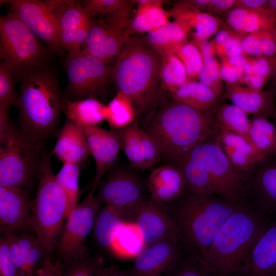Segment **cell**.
<instances>
[{"instance_id":"6da1fadb","label":"cell","mask_w":276,"mask_h":276,"mask_svg":"<svg viewBox=\"0 0 276 276\" xmlns=\"http://www.w3.org/2000/svg\"><path fill=\"white\" fill-rule=\"evenodd\" d=\"M161 158L181 163L195 147L220 130L215 113L201 111L173 100L150 118L145 130Z\"/></svg>"},{"instance_id":"7a4b0ae2","label":"cell","mask_w":276,"mask_h":276,"mask_svg":"<svg viewBox=\"0 0 276 276\" xmlns=\"http://www.w3.org/2000/svg\"><path fill=\"white\" fill-rule=\"evenodd\" d=\"M17 79L20 129L42 147L58 125L65 99L55 72L47 64L33 66Z\"/></svg>"},{"instance_id":"3957f363","label":"cell","mask_w":276,"mask_h":276,"mask_svg":"<svg viewBox=\"0 0 276 276\" xmlns=\"http://www.w3.org/2000/svg\"><path fill=\"white\" fill-rule=\"evenodd\" d=\"M241 201L190 193L176 204L162 205L176 223L183 249L205 265L216 235Z\"/></svg>"},{"instance_id":"277c9868","label":"cell","mask_w":276,"mask_h":276,"mask_svg":"<svg viewBox=\"0 0 276 276\" xmlns=\"http://www.w3.org/2000/svg\"><path fill=\"white\" fill-rule=\"evenodd\" d=\"M269 221L242 200L216 235L206 255L210 276H241L251 248Z\"/></svg>"},{"instance_id":"5b68a950","label":"cell","mask_w":276,"mask_h":276,"mask_svg":"<svg viewBox=\"0 0 276 276\" xmlns=\"http://www.w3.org/2000/svg\"><path fill=\"white\" fill-rule=\"evenodd\" d=\"M162 57L145 36H135L125 40L116 59L112 73L115 84L131 100L137 114L149 110L158 98Z\"/></svg>"},{"instance_id":"8992f818","label":"cell","mask_w":276,"mask_h":276,"mask_svg":"<svg viewBox=\"0 0 276 276\" xmlns=\"http://www.w3.org/2000/svg\"><path fill=\"white\" fill-rule=\"evenodd\" d=\"M190 193L242 200L247 177L230 163L218 138L192 149L179 167Z\"/></svg>"},{"instance_id":"52a82bcc","label":"cell","mask_w":276,"mask_h":276,"mask_svg":"<svg viewBox=\"0 0 276 276\" xmlns=\"http://www.w3.org/2000/svg\"><path fill=\"white\" fill-rule=\"evenodd\" d=\"M38 174L39 184L36 197L33 199L29 224L49 255L56 246L64 225L66 199L56 181L50 156L43 149Z\"/></svg>"},{"instance_id":"ba28073f","label":"cell","mask_w":276,"mask_h":276,"mask_svg":"<svg viewBox=\"0 0 276 276\" xmlns=\"http://www.w3.org/2000/svg\"><path fill=\"white\" fill-rule=\"evenodd\" d=\"M42 148L11 122L0 130V187H28L39 171Z\"/></svg>"},{"instance_id":"9c48e42d","label":"cell","mask_w":276,"mask_h":276,"mask_svg":"<svg viewBox=\"0 0 276 276\" xmlns=\"http://www.w3.org/2000/svg\"><path fill=\"white\" fill-rule=\"evenodd\" d=\"M49 51L14 12L1 16V60L13 68L16 78L33 66L47 64Z\"/></svg>"},{"instance_id":"30bf717a","label":"cell","mask_w":276,"mask_h":276,"mask_svg":"<svg viewBox=\"0 0 276 276\" xmlns=\"http://www.w3.org/2000/svg\"><path fill=\"white\" fill-rule=\"evenodd\" d=\"M101 205L90 192L66 220L56 245L59 256L66 264L87 258L86 240L94 229Z\"/></svg>"},{"instance_id":"8fae6325","label":"cell","mask_w":276,"mask_h":276,"mask_svg":"<svg viewBox=\"0 0 276 276\" xmlns=\"http://www.w3.org/2000/svg\"><path fill=\"white\" fill-rule=\"evenodd\" d=\"M65 68L71 101L95 98L104 89L113 70L81 49L68 53Z\"/></svg>"},{"instance_id":"7c38bea8","label":"cell","mask_w":276,"mask_h":276,"mask_svg":"<svg viewBox=\"0 0 276 276\" xmlns=\"http://www.w3.org/2000/svg\"><path fill=\"white\" fill-rule=\"evenodd\" d=\"M96 190L101 204L119 211L129 221L140 205L148 200L144 184L133 172L124 169H112L101 180Z\"/></svg>"},{"instance_id":"4fadbf2b","label":"cell","mask_w":276,"mask_h":276,"mask_svg":"<svg viewBox=\"0 0 276 276\" xmlns=\"http://www.w3.org/2000/svg\"><path fill=\"white\" fill-rule=\"evenodd\" d=\"M8 4L21 21L47 45L50 51L61 54L57 22L50 1H1Z\"/></svg>"},{"instance_id":"5bb4252c","label":"cell","mask_w":276,"mask_h":276,"mask_svg":"<svg viewBox=\"0 0 276 276\" xmlns=\"http://www.w3.org/2000/svg\"><path fill=\"white\" fill-rule=\"evenodd\" d=\"M146 247L165 241L181 242L179 229L162 205L148 200L136 211L133 218Z\"/></svg>"},{"instance_id":"9a60e30c","label":"cell","mask_w":276,"mask_h":276,"mask_svg":"<svg viewBox=\"0 0 276 276\" xmlns=\"http://www.w3.org/2000/svg\"><path fill=\"white\" fill-rule=\"evenodd\" d=\"M90 155L95 160L96 172L89 186L94 193L103 178L112 169L120 150L116 130H108L99 126L83 127Z\"/></svg>"},{"instance_id":"2e32d148","label":"cell","mask_w":276,"mask_h":276,"mask_svg":"<svg viewBox=\"0 0 276 276\" xmlns=\"http://www.w3.org/2000/svg\"><path fill=\"white\" fill-rule=\"evenodd\" d=\"M181 242L165 241L145 248L127 271L129 276H164L183 254Z\"/></svg>"},{"instance_id":"e0dca14e","label":"cell","mask_w":276,"mask_h":276,"mask_svg":"<svg viewBox=\"0 0 276 276\" xmlns=\"http://www.w3.org/2000/svg\"><path fill=\"white\" fill-rule=\"evenodd\" d=\"M116 131L121 149L133 168L147 170L160 160V154L156 144L136 123Z\"/></svg>"},{"instance_id":"ac0fdd59","label":"cell","mask_w":276,"mask_h":276,"mask_svg":"<svg viewBox=\"0 0 276 276\" xmlns=\"http://www.w3.org/2000/svg\"><path fill=\"white\" fill-rule=\"evenodd\" d=\"M33 204L29 192L17 187H0V228L2 233L30 227Z\"/></svg>"},{"instance_id":"d6986e66","label":"cell","mask_w":276,"mask_h":276,"mask_svg":"<svg viewBox=\"0 0 276 276\" xmlns=\"http://www.w3.org/2000/svg\"><path fill=\"white\" fill-rule=\"evenodd\" d=\"M244 200L269 221H276V163L261 168L254 177H247Z\"/></svg>"},{"instance_id":"ffe728a7","label":"cell","mask_w":276,"mask_h":276,"mask_svg":"<svg viewBox=\"0 0 276 276\" xmlns=\"http://www.w3.org/2000/svg\"><path fill=\"white\" fill-rule=\"evenodd\" d=\"M241 276H276V221L268 223L253 245Z\"/></svg>"},{"instance_id":"44dd1931","label":"cell","mask_w":276,"mask_h":276,"mask_svg":"<svg viewBox=\"0 0 276 276\" xmlns=\"http://www.w3.org/2000/svg\"><path fill=\"white\" fill-rule=\"evenodd\" d=\"M150 199L158 204L173 202L184 194L187 185L179 168L166 165L154 169L147 181Z\"/></svg>"},{"instance_id":"7402d4cb","label":"cell","mask_w":276,"mask_h":276,"mask_svg":"<svg viewBox=\"0 0 276 276\" xmlns=\"http://www.w3.org/2000/svg\"><path fill=\"white\" fill-rule=\"evenodd\" d=\"M129 37L127 33L114 29L94 19L81 50L108 64L117 59L124 42Z\"/></svg>"},{"instance_id":"603a6c76","label":"cell","mask_w":276,"mask_h":276,"mask_svg":"<svg viewBox=\"0 0 276 276\" xmlns=\"http://www.w3.org/2000/svg\"><path fill=\"white\" fill-rule=\"evenodd\" d=\"M169 13L174 20L187 29L194 42L208 40L224 26L214 15L200 11L188 1L178 2Z\"/></svg>"},{"instance_id":"cb8c5ba5","label":"cell","mask_w":276,"mask_h":276,"mask_svg":"<svg viewBox=\"0 0 276 276\" xmlns=\"http://www.w3.org/2000/svg\"><path fill=\"white\" fill-rule=\"evenodd\" d=\"M53 153L63 164L80 166L90 155L83 128L66 119L58 134Z\"/></svg>"},{"instance_id":"d4e9b609","label":"cell","mask_w":276,"mask_h":276,"mask_svg":"<svg viewBox=\"0 0 276 276\" xmlns=\"http://www.w3.org/2000/svg\"><path fill=\"white\" fill-rule=\"evenodd\" d=\"M217 138L231 164L244 173L251 170L266 157L248 138L226 130H220Z\"/></svg>"},{"instance_id":"484cf974","label":"cell","mask_w":276,"mask_h":276,"mask_svg":"<svg viewBox=\"0 0 276 276\" xmlns=\"http://www.w3.org/2000/svg\"><path fill=\"white\" fill-rule=\"evenodd\" d=\"M225 97L247 114L266 118L273 116L275 107L273 93L257 91L237 84H226Z\"/></svg>"},{"instance_id":"4316f807","label":"cell","mask_w":276,"mask_h":276,"mask_svg":"<svg viewBox=\"0 0 276 276\" xmlns=\"http://www.w3.org/2000/svg\"><path fill=\"white\" fill-rule=\"evenodd\" d=\"M56 17L62 50H71L77 30L88 15L81 3L75 1H50Z\"/></svg>"},{"instance_id":"83f0119b","label":"cell","mask_w":276,"mask_h":276,"mask_svg":"<svg viewBox=\"0 0 276 276\" xmlns=\"http://www.w3.org/2000/svg\"><path fill=\"white\" fill-rule=\"evenodd\" d=\"M226 21L231 29L242 37L276 27V15L267 6L260 10L234 7L227 12Z\"/></svg>"},{"instance_id":"f1b7e54d","label":"cell","mask_w":276,"mask_h":276,"mask_svg":"<svg viewBox=\"0 0 276 276\" xmlns=\"http://www.w3.org/2000/svg\"><path fill=\"white\" fill-rule=\"evenodd\" d=\"M137 9L131 19L127 33H149L169 22V13L162 7L159 0L135 1Z\"/></svg>"},{"instance_id":"f546056e","label":"cell","mask_w":276,"mask_h":276,"mask_svg":"<svg viewBox=\"0 0 276 276\" xmlns=\"http://www.w3.org/2000/svg\"><path fill=\"white\" fill-rule=\"evenodd\" d=\"M170 93L175 101L201 111L214 112L218 107L219 96L199 81L189 80Z\"/></svg>"},{"instance_id":"4dcf8cb0","label":"cell","mask_w":276,"mask_h":276,"mask_svg":"<svg viewBox=\"0 0 276 276\" xmlns=\"http://www.w3.org/2000/svg\"><path fill=\"white\" fill-rule=\"evenodd\" d=\"M63 110L67 119L82 127L98 126L107 118L106 106L94 98L65 99Z\"/></svg>"},{"instance_id":"1f68e13d","label":"cell","mask_w":276,"mask_h":276,"mask_svg":"<svg viewBox=\"0 0 276 276\" xmlns=\"http://www.w3.org/2000/svg\"><path fill=\"white\" fill-rule=\"evenodd\" d=\"M190 34L184 26L174 20L147 33L145 37L162 56L175 53L178 47L188 42Z\"/></svg>"},{"instance_id":"d6a6232c","label":"cell","mask_w":276,"mask_h":276,"mask_svg":"<svg viewBox=\"0 0 276 276\" xmlns=\"http://www.w3.org/2000/svg\"><path fill=\"white\" fill-rule=\"evenodd\" d=\"M125 222L130 221L118 210L108 205L101 206L93 229L97 243L110 251L116 233Z\"/></svg>"},{"instance_id":"836d02e7","label":"cell","mask_w":276,"mask_h":276,"mask_svg":"<svg viewBox=\"0 0 276 276\" xmlns=\"http://www.w3.org/2000/svg\"><path fill=\"white\" fill-rule=\"evenodd\" d=\"M198 47L203 58V65L199 75V82L210 88L219 97L222 89L220 62L213 41L194 42Z\"/></svg>"},{"instance_id":"e575fe53","label":"cell","mask_w":276,"mask_h":276,"mask_svg":"<svg viewBox=\"0 0 276 276\" xmlns=\"http://www.w3.org/2000/svg\"><path fill=\"white\" fill-rule=\"evenodd\" d=\"M248 137L266 157H276V125L268 118L254 116L251 119Z\"/></svg>"},{"instance_id":"d590c367","label":"cell","mask_w":276,"mask_h":276,"mask_svg":"<svg viewBox=\"0 0 276 276\" xmlns=\"http://www.w3.org/2000/svg\"><path fill=\"white\" fill-rule=\"evenodd\" d=\"M145 248L136 224L133 222H125L118 228L110 252L121 258H135Z\"/></svg>"},{"instance_id":"8d00e7d4","label":"cell","mask_w":276,"mask_h":276,"mask_svg":"<svg viewBox=\"0 0 276 276\" xmlns=\"http://www.w3.org/2000/svg\"><path fill=\"white\" fill-rule=\"evenodd\" d=\"M106 107V120L112 130L120 129L134 123L136 110L131 100L123 94L118 92Z\"/></svg>"},{"instance_id":"74e56055","label":"cell","mask_w":276,"mask_h":276,"mask_svg":"<svg viewBox=\"0 0 276 276\" xmlns=\"http://www.w3.org/2000/svg\"><path fill=\"white\" fill-rule=\"evenodd\" d=\"M215 116L220 130H226L248 137L250 120L247 114L234 104L218 106Z\"/></svg>"},{"instance_id":"f35d334b","label":"cell","mask_w":276,"mask_h":276,"mask_svg":"<svg viewBox=\"0 0 276 276\" xmlns=\"http://www.w3.org/2000/svg\"><path fill=\"white\" fill-rule=\"evenodd\" d=\"M80 166L77 164H63L61 168L55 175L56 181L62 189L66 199L65 220L78 205Z\"/></svg>"},{"instance_id":"ab89813d","label":"cell","mask_w":276,"mask_h":276,"mask_svg":"<svg viewBox=\"0 0 276 276\" xmlns=\"http://www.w3.org/2000/svg\"><path fill=\"white\" fill-rule=\"evenodd\" d=\"M160 79L161 87L170 93L189 80L183 63L175 53L162 56Z\"/></svg>"},{"instance_id":"60d3db41","label":"cell","mask_w":276,"mask_h":276,"mask_svg":"<svg viewBox=\"0 0 276 276\" xmlns=\"http://www.w3.org/2000/svg\"><path fill=\"white\" fill-rule=\"evenodd\" d=\"M26 268L27 276H36L45 257L49 255L36 236L30 234L17 235Z\"/></svg>"},{"instance_id":"b9f144b4","label":"cell","mask_w":276,"mask_h":276,"mask_svg":"<svg viewBox=\"0 0 276 276\" xmlns=\"http://www.w3.org/2000/svg\"><path fill=\"white\" fill-rule=\"evenodd\" d=\"M175 54L183 63L189 80L198 79L203 65V58L194 42H187L178 47Z\"/></svg>"},{"instance_id":"7bdbcfd3","label":"cell","mask_w":276,"mask_h":276,"mask_svg":"<svg viewBox=\"0 0 276 276\" xmlns=\"http://www.w3.org/2000/svg\"><path fill=\"white\" fill-rule=\"evenodd\" d=\"M15 74L13 68L6 63L0 64V108L12 106L18 107L19 95L14 87Z\"/></svg>"},{"instance_id":"ee69618b","label":"cell","mask_w":276,"mask_h":276,"mask_svg":"<svg viewBox=\"0 0 276 276\" xmlns=\"http://www.w3.org/2000/svg\"><path fill=\"white\" fill-rule=\"evenodd\" d=\"M164 276H210L205 265L186 251Z\"/></svg>"},{"instance_id":"f6af8a7d","label":"cell","mask_w":276,"mask_h":276,"mask_svg":"<svg viewBox=\"0 0 276 276\" xmlns=\"http://www.w3.org/2000/svg\"><path fill=\"white\" fill-rule=\"evenodd\" d=\"M130 1L127 0H86L81 3L85 12L94 18L96 16L101 17L122 8Z\"/></svg>"},{"instance_id":"bcb514c9","label":"cell","mask_w":276,"mask_h":276,"mask_svg":"<svg viewBox=\"0 0 276 276\" xmlns=\"http://www.w3.org/2000/svg\"><path fill=\"white\" fill-rule=\"evenodd\" d=\"M68 266L64 268L63 276H95L100 263L86 258L66 264Z\"/></svg>"},{"instance_id":"7dc6e473","label":"cell","mask_w":276,"mask_h":276,"mask_svg":"<svg viewBox=\"0 0 276 276\" xmlns=\"http://www.w3.org/2000/svg\"><path fill=\"white\" fill-rule=\"evenodd\" d=\"M16 236L15 233H7L4 234L3 237L8 243L10 253L17 269L18 276H27L25 262L17 241Z\"/></svg>"},{"instance_id":"c3c4849f","label":"cell","mask_w":276,"mask_h":276,"mask_svg":"<svg viewBox=\"0 0 276 276\" xmlns=\"http://www.w3.org/2000/svg\"><path fill=\"white\" fill-rule=\"evenodd\" d=\"M0 275L18 276L8 243L3 236L0 239Z\"/></svg>"},{"instance_id":"681fc988","label":"cell","mask_w":276,"mask_h":276,"mask_svg":"<svg viewBox=\"0 0 276 276\" xmlns=\"http://www.w3.org/2000/svg\"><path fill=\"white\" fill-rule=\"evenodd\" d=\"M261 31L247 34L241 38L244 54L254 57H262L261 52Z\"/></svg>"},{"instance_id":"f907efd6","label":"cell","mask_w":276,"mask_h":276,"mask_svg":"<svg viewBox=\"0 0 276 276\" xmlns=\"http://www.w3.org/2000/svg\"><path fill=\"white\" fill-rule=\"evenodd\" d=\"M220 66L221 77L226 84H242L244 75L242 70L229 64L223 60H220Z\"/></svg>"},{"instance_id":"816d5d0a","label":"cell","mask_w":276,"mask_h":276,"mask_svg":"<svg viewBox=\"0 0 276 276\" xmlns=\"http://www.w3.org/2000/svg\"><path fill=\"white\" fill-rule=\"evenodd\" d=\"M235 34L231 29L226 28H223L215 34L212 41L217 56L220 59L224 57L226 49Z\"/></svg>"},{"instance_id":"f5cc1de1","label":"cell","mask_w":276,"mask_h":276,"mask_svg":"<svg viewBox=\"0 0 276 276\" xmlns=\"http://www.w3.org/2000/svg\"><path fill=\"white\" fill-rule=\"evenodd\" d=\"M93 20L94 18L88 14L83 19L77 30L72 48L68 53L82 48L87 39Z\"/></svg>"},{"instance_id":"db71d44e","label":"cell","mask_w":276,"mask_h":276,"mask_svg":"<svg viewBox=\"0 0 276 276\" xmlns=\"http://www.w3.org/2000/svg\"><path fill=\"white\" fill-rule=\"evenodd\" d=\"M64 267L60 262L53 263L49 255L44 259L36 276H63Z\"/></svg>"},{"instance_id":"11a10c76","label":"cell","mask_w":276,"mask_h":276,"mask_svg":"<svg viewBox=\"0 0 276 276\" xmlns=\"http://www.w3.org/2000/svg\"><path fill=\"white\" fill-rule=\"evenodd\" d=\"M236 0H210L206 13L221 14L227 12L235 7Z\"/></svg>"},{"instance_id":"9f6ffc18","label":"cell","mask_w":276,"mask_h":276,"mask_svg":"<svg viewBox=\"0 0 276 276\" xmlns=\"http://www.w3.org/2000/svg\"><path fill=\"white\" fill-rule=\"evenodd\" d=\"M267 81L265 78L255 73L244 75L242 79V84H245L248 88L257 91L262 90Z\"/></svg>"},{"instance_id":"6f0895ef","label":"cell","mask_w":276,"mask_h":276,"mask_svg":"<svg viewBox=\"0 0 276 276\" xmlns=\"http://www.w3.org/2000/svg\"><path fill=\"white\" fill-rule=\"evenodd\" d=\"M241 38L242 36L237 34L235 35L226 49L224 57L239 55H245L241 46Z\"/></svg>"},{"instance_id":"680465c9","label":"cell","mask_w":276,"mask_h":276,"mask_svg":"<svg viewBox=\"0 0 276 276\" xmlns=\"http://www.w3.org/2000/svg\"><path fill=\"white\" fill-rule=\"evenodd\" d=\"M266 0H236L235 7L250 10H260L267 6Z\"/></svg>"},{"instance_id":"91938a15","label":"cell","mask_w":276,"mask_h":276,"mask_svg":"<svg viewBox=\"0 0 276 276\" xmlns=\"http://www.w3.org/2000/svg\"><path fill=\"white\" fill-rule=\"evenodd\" d=\"M250 58V57L244 55H239L224 57L220 60H223L229 64L242 70L244 72V67Z\"/></svg>"},{"instance_id":"94428289","label":"cell","mask_w":276,"mask_h":276,"mask_svg":"<svg viewBox=\"0 0 276 276\" xmlns=\"http://www.w3.org/2000/svg\"><path fill=\"white\" fill-rule=\"evenodd\" d=\"M109 276H129L127 271L121 270L116 266L109 267Z\"/></svg>"},{"instance_id":"6125c7cd","label":"cell","mask_w":276,"mask_h":276,"mask_svg":"<svg viewBox=\"0 0 276 276\" xmlns=\"http://www.w3.org/2000/svg\"><path fill=\"white\" fill-rule=\"evenodd\" d=\"M267 7L270 9L276 15V0L268 1Z\"/></svg>"},{"instance_id":"be15d7a7","label":"cell","mask_w":276,"mask_h":276,"mask_svg":"<svg viewBox=\"0 0 276 276\" xmlns=\"http://www.w3.org/2000/svg\"><path fill=\"white\" fill-rule=\"evenodd\" d=\"M272 80H273L274 86H275V87L276 88V66H275L274 73L273 76H272Z\"/></svg>"},{"instance_id":"e7e4bbea","label":"cell","mask_w":276,"mask_h":276,"mask_svg":"<svg viewBox=\"0 0 276 276\" xmlns=\"http://www.w3.org/2000/svg\"><path fill=\"white\" fill-rule=\"evenodd\" d=\"M273 116H274L275 120L276 121V106L275 107V109H274Z\"/></svg>"}]
</instances>
